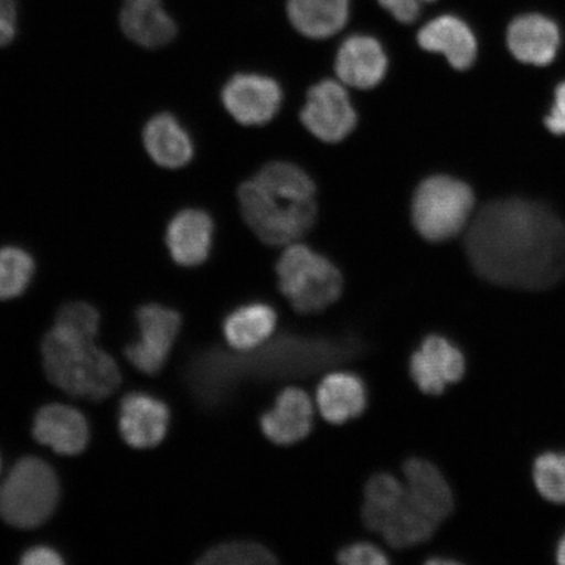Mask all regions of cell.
Returning <instances> with one entry per match:
<instances>
[{
    "label": "cell",
    "mask_w": 565,
    "mask_h": 565,
    "mask_svg": "<svg viewBox=\"0 0 565 565\" xmlns=\"http://www.w3.org/2000/svg\"><path fill=\"white\" fill-rule=\"evenodd\" d=\"M300 118L312 136L327 143L348 138L358 124L356 111L343 83L329 79L309 89Z\"/></svg>",
    "instance_id": "obj_8"
},
{
    "label": "cell",
    "mask_w": 565,
    "mask_h": 565,
    "mask_svg": "<svg viewBox=\"0 0 565 565\" xmlns=\"http://www.w3.org/2000/svg\"><path fill=\"white\" fill-rule=\"evenodd\" d=\"M338 562L345 565H384L388 559L384 551L372 543L358 542L339 551Z\"/></svg>",
    "instance_id": "obj_31"
},
{
    "label": "cell",
    "mask_w": 565,
    "mask_h": 565,
    "mask_svg": "<svg viewBox=\"0 0 565 565\" xmlns=\"http://www.w3.org/2000/svg\"><path fill=\"white\" fill-rule=\"evenodd\" d=\"M225 109L244 126H263L278 115L282 92L271 77L237 74L222 92Z\"/></svg>",
    "instance_id": "obj_10"
},
{
    "label": "cell",
    "mask_w": 565,
    "mask_h": 565,
    "mask_svg": "<svg viewBox=\"0 0 565 565\" xmlns=\"http://www.w3.org/2000/svg\"><path fill=\"white\" fill-rule=\"evenodd\" d=\"M140 337L126 348V356L137 370L157 374L164 366L175 338L180 333L181 317L172 309L150 303L138 310Z\"/></svg>",
    "instance_id": "obj_9"
},
{
    "label": "cell",
    "mask_w": 565,
    "mask_h": 565,
    "mask_svg": "<svg viewBox=\"0 0 565 565\" xmlns=\"http://www.w3.org/2000/svg\"><path fill=\"white\" fill-rule=\"evenodd\" d=\"M536 490L555 504H565V454L548 451L536 458L533 469Z\"/></svg>",
    "instance_id": "obj_28"
},
{
    "label": "cell",
    "mask_w": 565,
    "mask_h": 565,
    "mask_svg": "<svg viewBox=\"0 0 565 565\" xmlns=\"http://www.w3.org/2000/svg\"><path fill=\"white\" fill-rule=\"evenodd\" d=\"M437 526L439 525L434 520L409 501L406 493L401 503L386 515L377 533L383 535L392 547L407 548L428 541Z\"/></svg>",
    "instance_id": "obj_25"
},
{
    "label": "cell",
    "mask_w": 565,
    "mask_h": 565,
    "mask_svg": "<svg viewBox=\"0 0 565 565\" xmlns=\"http://www.w3.org/2000/svg\"><path fill=\"white\" fill-rule=\"evenodd\" d=\"M407 498L437 525L447 520L455 508L454 492L443 472L422 458L408 459L404 466Z\"/></svg>",
    "instance_id": "obj_16"
},
{
    "label": "cell",
    "mask_w": 565,
    "mask_h": 565,
    "mask_svg": "<svg viewBox=\"0 0 565 565\" xmlns=\"http://www.w3.org/2000/svg\"><path fill=\"white\" fill-rule=\"evenodd\" d=\"M317 405L324 419L333 424L356 419L366 407L363 380L349 372L328 374L317 388Z\"/></svg>",
    "instance_id": "obj_21"
},
{
    "label": "cell",
    "mask_w": 565,
    "mask_h": 565,
    "mask_svg": "<svg viewBox=\"0 0 565 565\" xmlns=\"http://www.w3.org/2000/svg\"><path fill=\"white\" fill-rule=\"evenodd\" d=\"M18 32L15 0H0V46L9 45Z\"/></svg>",
    "instance_id": "obj_33"
},
{
    "label": "cell",
    "mask_w": 565,
    "mask_h": 565,
    "mask_svg": "<svg viewBox=\"0 0 565 565\" xmlns=\"http://www.w3.org/2000/svg\"><path fill=\"white\" fill-rule=\"evenodd\" d=\"M385 11L402 24H413L419 19L423 4L436 0H377Z\"/></svg>",
    "instance_id": "obj_32"
},
{
    "label": "cell",
    "mask_w": 565,
    "mask_h": 565,
    "mask_svg": "<svg viewBox=\"0 0 565 565\" xmlns=\"http://www.w3.org/2000/svg\"><path fill=\"white\" fill-rule=\"evenodd\" d=\"M350 4V0H287V17L300 34L324 40L348 24Z\"/></svg>",
    "instance_id": "obj_22"
},
{
    "label": "cell",
    "mask_w": 565,
    "mask_h": 565,
    "mask_svg": "<svg viewBox=\"0 0 565 565\" xmlns=\"http://www.w3.org/2000/svg\"><path fill=\"white\" fill-rule=\"evenodd\" d=\"M21 563L25 565H58L63 563V559L55 550L39 546L28 550Z\"/></svg>",
    "instance_id": "obj_35"
},
{
    "label": "cell",
    "mask_w": 565,
    "mask_h": 565,
    "mask_svg": "<svg viewBox=\"0 0 565 565\" xmlns=\"http://www.w3.org/2000/svg\"><path fill=\"white\" fill-rule=\"evenodd\" d=\"M507 42L515 60L526 65L547 66L559 51L561 31L547 17L526 13L512 21Z\"/></svg>",
    "instance_id": "obj_15"
},
{
    "label": "cell",
    "mask_w": 565,
    "mask_h": 565,
    "mask_svg": "<svg viewBox=\"0 0 565 565\" xmlns=\"http://www.w3.org/2000/svg\"><path fill=\"white\" fill-rule=\"evenodd\" d=\"M465 249L480 278L540 291L565 277V225L542 204L508 198L486 204L469 225Z\"/></svg>",
    "instance_id": "obj_1"
},
{
    "label": "cell",
    "mask_w": 565,
    "mask_h": 565,
    "mask_svg": "<svg viewBox=\"0 0 565 565\" xmlns=\"http://www.w3.org/2000/svg\"><path fill=\"white\" fill-rule=\"evenodd\" d=\"M405 483L386 472L374 476L365 487L363 520L366 527L379 532L386 515L405 498Z\"/></svg>",
    "instance_id": "obj_26"
},
{
    "label": "cell",
    "mask_w": 565,
    "mask_h": 565,
    "mask_svg": "<svg viewBox=\"0 0 565 565\" xmlns=\"http://www.w3.org/2000/svg\"><path fill=\"white\" fill-rule=\"evenodd\" d=\"M33 436L56 454L75 456L86 449L89 428L86 418L76 408L49 405L35 415Z\"/></svg>",
    "instance_id": "obj_18"
},
{
    "label": "cell",
    "mask_w": 565,
    "mask_h": 565,
    "mask_svg": "<svg viewBox=\"0 0 565 565\" xmlns=\"http://www.w3.org/2000/svg\"><path fill=\"white\" fill-rule=\"evenodd\" d=\"M100 316L97 310L86 302H71L60 310L55 327L70 331V333L95 339Z\"/></svg>",
    "instance_id": "obj_30"
},
{
    "label": "cell",
    "mask_w": 565,
    "mask_h": 565,
    "mask_svg": "<svg viewBox=\"0 0 565 565\" xmlns=\"http://www.w3.org/2000/svg\"><path fill=\"white\" fill-rule=\"evenodd\" d=\"M214 222L207 212L188 209L179 212L167 231V245L175 264L202 265L210 256Z\"/></svg>",
    "instance_id": "obj_19"
},
{
    "label": "cell",
    "mask_w": 565,
    "mask_h": 565,
    "mask_svg": "<svg viewBox=\"0 0 565 565\" xmlns=\"http://www.w3.org/2000/svg\"><path fill=\"white\" fill-rule=\"evenodd\" d=\"M169 409L164 402L146 393H131L119 408V430L132 448L157 447L167 435Z\"/></svg>",
    "instance_id": "obj_13"
},
{
    "label": "cell",
    "mask_w": 565,
    "mask_h": 565,
    "mask_svg": "<svg viewBox=\"0 0 565 565\" xmlns=\"http://www.w3.org/2000/svg\"><path fill=\"white\" fill-rule=\"evenodd\" d=\"M275 556L270 550L254 542H231L211 548L204 554L201 564L252 565L273 564Z\"/></svg>",
    "instance_id": "obj_29"
},
{
    "label": "cell",
    "mask_w": 565,
    "mask_h": 565,
    "mask_svg": "<svg viewBox=\"0 0 565 565\" xmlns=\"http://www.w3.org/2000/svg\"><path fill=\"white\" fill-rule=\"evenodd\" d=\"M416 39L424 51L443 54L449 65L456 70H468L477 60L476 34L461 18L437 17L420 28Z\"/></svg>",
    "instance_id": "obj_14"
},
{
    "label": "cell",
    "mask_w": 565,
    "mask_h": 565,
    "mask_svg": "<svg viewBox=\"0 0 565 565\" xmlns=\"http://www.w3.org/2000/svg\"><path fill=\"white\" fill-rule=\"evenodd\" d=\"M547 129L556 136H565V82L555 90L553 109L545 119Z\"/></svg>",
    "instance_id": "obj_34"
},
{
    "label": "cell",
    "mask_w": 565,
    "mask_h": 565,
    "mask_svg": "<svg viewBox=\"0 0 565 565\" xmlns=\"http://www.w3.org/2000/svg\"><path fill=\"white\" fill-rule=\"evenodd\" d=\"M387 55L377 39L352 34L343 41L335 58V73L344 86L358 89L377 87L387 73Z\"/></svg>",
    "instance_id": "obj_12"
},
{
    "label": "cell",
    "mask_w": 565,
    "mask_h": 565,
    "mask_svg": "<svg viewBox=\"0 0 565 565\" xmlns=\"http://www.w3.org/2000/svg\"><path fill=\"white\" fill-rule=\"evenodd\" d=\"M42 355L49 380L74 397L102 401L121 383L115 360L95 339L54 327L42 342Z\"/></svg>",
    "instance_id": "obj_4"
},
{
    "label": "cell",
    "mask_w": 565,
    "mask_h": 565,
    "mask_svg": "<svg viewBox=\"0 0 565 565\" xmlns=\"http://www.w3.org/2000/svg\"><path fill=\"white\" fill-rule=\"evenodd\" d=\"M60 498L54 470L39 458H24L0 484V518L7 524L32 529L51 518Z\"/></svg>",
    "instance_id": "obj_7"
},
{
    "label": "cell",
    "mask_w": 565,
    "mask_h": 565,
    "mask_svg": "<svg viewBox=\"0 0 565 565\" xmlns=\"http://www.w3.org/2000/svg\"><path fill=\"white\" fill-rule=\"evenodd\" d=\"M277 313L265 302H252L233 310L223 323L224 337L235 351H249L271 338Z\"/></svg>",
    "instance_id": "obj_24"
},
{
    "label": "cell",
    "mask_w": 565,
    "mask_h": 565,
    "mask_svg": "<svg viewBox=\"0 0 565 565\" xmlns=\"http://www.w3.org/2000/svg\"><path fill=\"white\" fill-rule=\"evenodd\" d=\"M312 427V401L298 387L282 391L271 409L260 418L265 436L278 445H292L306 439Z\"/></svg>",
    "instance_id": "obj_17"
},
{
    "label": "cell",
    "mask_w": 565,
    "mask_h": 565,
    "mask_svg": "<svg viewBox=\"0 0 565 565\" xmlns=\"http://www.w3.org/2000/svg\"><path fill=\"white\" fill-rule=\"evenodd\" d=\"M363 350L356 337L281 335L249 351L210 350L192 365V385L207 405H221L245 381H278L312 376L350 362Z\"/></svg>",
    "instance_id": "obj_2"
},
{
    "label": "cell",
    "mask_w": 565,
    "mask_h": 565,
    "mask_svg": "<svg viewBox=\"0 0 565 565\" xmlns=\"http://www.w3.org/2000/svg\"><path fill=\"white\" fill-rule=\"evenodd\" d=\"M466 370L461 350L448 338L428 335L409 360V374L423 393L440 395L458 383Z\"/></svg>",
    "instance_id": "obj_11"
},
{
    "label": "cell",
    "mask_w": 565,
    "mask_h": 565,
    "mask_svg": "<svg viewBox=\"0 0 565 565\" xmlns=\"http://www.w3.org/2000/svg\"><path fill=\"white\" fill-rule=\"evenodd\" d=\"M238 201L246 224L268 245L299 242L316 222L315 182L292 162H268L239 186Z\"/></svg>",
    "instance_id": "obj_3"
},
{
    "label": "cell",
    "mask_w": 565,
    "mask_h": 565,
    "mask_svg": "<svg viewBox=\"0 0 565 565\" xmlns=\"http://www.w3.org/2000/svg\"><path fill=\"white\" fill-rule=\"evenodd\" d=\"M557 563L565 565V534L556 548Z\"/></svg>",
    "instance_id": "obj_36"
},
{
    "label": "cell",
    "mask_w": 565,
    "mask_h": 565,
    "mask_svg": "<svg viewBox=\"0 0 565 565\" xmlns=\"http://www.w3.org/2000/svg\"><path fill=\"white\" fill-rule=\"evenodd\" d=\"M119 23L127 38L145 47L164 46L177 34L162 0H125Z\"/></svg>",
    "instance_id": "obj_20"
},
{
    "label": "cell",
    "mask_w": 565,
    "mask_h": 565,
    "mask_svg": "<svg viewBox=\"0 0 565 565\" xmlns=\"http://www.w3.org/2000/svg\"><path fill=\"white\" fill-rule=\"evenodd\" d=\"M278 285L295 310L317 313L341 298V271L328 258L299 243L289 244L278 264Z\"/></svg>",
    "instance_id": "obj_5"
},
{
    "label": "cell",
    "mask_w": 565,
    "mask_h": 565,
    "mask_svg": "<svg viewBox=\"0 0 565 565\" xmlns=\"http://www.w3.org/2000/svg\"><path fill=\"white\" fill-rule=\"evenodd\" d=\"M34 274L30 253L17 246L0 249V300L15 299L23 295Z\"/></svg>",
    "instance_id": "obj_27"
},
{
    "label": "cell",
    "mask_w": 565,
    "mask_h": 565,
    "mask_svg": "<svg viewBox=\"0 0 565 565\" xmlns=\"http://www.w3.org/2000/svg\"><path fill=\"white\" fill-rule=\"evenodd\" d=\"M143 140L148 154L162 168L185 167L194 157V145L189 132L167 113L154 116L146 125Z\"/></svg>",
    "instance_id": "obj_23"
},
{
    "label": "cell",
    "mask_w": 565,
    "mask_h": 565,
    "mask_svg": "<svg viewBox=\"0 0 565 565\" xmlns=\"http://www.w3.org/2000/svg\"><path fill=\"white\" fill-rule=\"evenodd\" d=\"M475 206L476 196L468 183L449 175L428 177L413 196V224L427 242H447L466 228Z\"/></svg>",
    "instance_id": "obj_6"
}]
</instances>
